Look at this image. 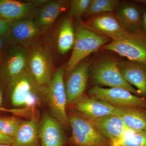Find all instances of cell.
Here are the masks:
<instances>
[{
    "label": "cell",
    "mask_w": 146,
    "mask_h": 146,
    "mask_svg": "<svg viewBox=\"0 0 146 146\" xmlns=\"http://www.w3.org/2000/svg\"><path fill=\"white\" fill-rule=\"evenodd\" d=\"M142 30L146 33V9H144L142 17Z\"/></svg>",
    "instance_id": "f546056e"
},
{
    "label": "cell",
    "mask_w": 146,
    "mask_h": 146,
    "mask_svg": "<svg viewBox=\"0 0 146 146\" xmlns=\"http://www.w3.org/2000/svg\"><path fill=\"white\" fill-rule=\"evenodd\" d=\"M73 104L79 113L91 121L113 114L116 108L106 102L92 96H82Z\"/></svg>",
    "instance_id": "9a60e30c"
},
{
    "label": "cell",
    "mask_w": 146,
    "mask_h": 146,
    "mask_svg": "<svg viewBox=\"0 0 146 146\" xmlns=\"http://www.w3.org/2000/svg\"><path fill=\"white\" fill-rule=\"evenodd\" d=\"M89 94L91 96L106 102L115 107L146 108L145 99L123 88H104L96 86L90 89Z\"/></svg>",
    "instance_id": "9c48e42d"
},
{
    "label": "cell",
    "mask_w": 146,
    "mask_h": 146,
    "mask_svg": "<svg viewBox=\"0 0 146 146\" xmlns=\"http://www.w3.org/2000/svg\"><path fill=\"white\" fill-rule=\"evenodd\" d=\"M91 0H73L70 3L69 16L72 18H79L86 11Z\"/></svg>",
    "instance_id": "484cf974"
},
{
    "label": "cell",
    "mask_w": 146,
    "mask_h": 146,
    "mask_svg": "<svg viewBox=\"0 0 146 146\" xmlns=\"http://www.w3.org/2000/svg\"><path fill=\"white\" fill-rule=\"evenodd\" d=\"M14 138L5 135L0 131V145L6 144L12 145Z\"/></svg>",
    "instance_id": "83f0119b"
},
{
    "label": "cell",
    "mask_w": 146,
    "mask_h": 146,
    "mask_svg": "<svg viewBox=\"0 0 146 146\" xmlns=\"http://www.w3.org/2000/svg\"><path fill=\"white\" fill-rule=\"evenodd\" d=\"M29 50L24 45H11L6 51L0 67V82L8 85L19 74L28 70Z\"/></svg>",
    "instance_id": "ba28073f"
},
{
    "label": "cell",
    "mask_w": 146,
    "mask_h": 146,
    "mask_svg": "<svg viewBox=\"0 0 146 146\" xmlns=\"http://www.w3.org/2000/svg\"></svg>",
    "instance_id": "836d02e7"
},
{
    "label": "cell",
    "mask_w": 146,
    "mask_h": 146,
    "mask_svg": "<svg viewBox=\"0 0 146 146\" xmlns=\"http://www.w3.org/2000/svg\"><path fill=\"white\" fill-rule=\"evenodd\" d=\"M68 1H46L37 10L35 21L42 31L52 25L61 12L70 5Z\"/></svg>",
    "instance_id": "d6986e66"
},
{
    "label": "cell",
    "mask_w": 146,
    "mask_h": 146,
    "mask_svg": "<svg viewBox=\"0 0 146 146\" xmlns=\"http://www.w3.org/2000/svg\"><path fill=\"white\" fill-rule=\"evenodd\" d=\"M61 125L52 116L43 115L38 125L40 146H64L65 139Z\"/></svg>",
    "instance_id": "7c38bea8"
},
{
    "label": "cell",
    "mask_w": 146,
    "mask_h": 146,
    "mask_svg": "<svg viewBox=\"0 0 146 146\" xmlns=\"http://www.w3.org/2000/svg\"><path fill=\"white\" fill-rule=\"evenodd\" d=\"M85 25L92 30L112 40L117 39L128 32L122 26L112 12L96 15Z\"/></svg>",
    "instance_id": "4fadbf2b"
},
{
    "label": "cell",
    "mask_w": 146,
    "mask_h": 146,
    "mask_svg": "<svg viewBox=\"0 0 146 146\" xmlns=\"http://www.w3.org/2000/svg\"><path fill=\"white\" fill-rule=\"evenodd\" d=\"M28 70L37 83L49 86L53 77L52 56L48 48L34 45L29 52Z\"/></svg>",
    "instance_id": "52a82bcc"
},
{
    "label": "cell",
    "mask_w": 146,
    "mask_h": 146,
    "mask_svg": "<svg viewBox=\"0 0 146 146\" xmlns=\"http://www.w3.org/2000/svg\"><path fill=\"white\" fill-rule=\"evenodd\" d=\"M38 123L32 118L22 121L13 140V146H40Z\"/></svg>",
    "instance_id": "44dd1931"
},
{
    "label": "cell",
    "mask_w": 146,
    "mask_h": 146,
    "mask_svg": "<svg viewBox=\"0 0 146 146\" xmlns=\"http://www.w3.org/2000/svg\"><path fill=\"white\" fill-rule=\"evenodd\" d=\"M113 114L121 118L131 130L146 131V108L116 107Z\"/></svg>",
    "instance_id": "ffe728a7"
},
{
    "label": "cell",
    "mask_w": 146,
    "mask_h": 146,
    "mask_svg": "<svg viewBox=\"0 0 146 146\" xmlns=\"http://www.w3.org/2000/svg\"><path fill=\"white\" fill-rule=\"evenodd\" d=\"M144 9L134 3H125L115 9V16L127 31L136 33L142 30V17Z\"/></svg>",
    "instance_id": "ac0fdd59"
},
{
    "label": "cell",
    "mask_w": 146,
    "mask_h": 146,
    "mask_svg": "<svg viewBox=\"0 0 146 146\" xmlns=\"http://www.w3.org/2000/svg\"><path fill=\"white\" fill-rule=\"evenodd\" d=\"M42 33L34 18H28L13 21L6 34L7 44L24 45L33 41Z\"/></svg>",
    "instance_id": "30bf717a"
},
{
    "label": "cell",
    "mask_w": 146,
    "mask_h": 146,
    "mask_svg": "<svg viewBox=\"0 0 146 146\" xmlns=\"http://www.w3.org/2000/svg\"><path fill=\"white\" fill-rule=\"evenodd\" d=\"M5 35L0 36V62L1 61L2 57L3 56V54H5L4 50L6 45L8 44Z\"/></svg>",
    "instance_id": "f1b7e54d"
},
{
    "label": "cell",
    "mask_w": 146,
    "mask_h": 146,
    "mask_svg": "<svg viewBox=\"0 0 146 146\" xmlns=\"http://www.w3.org/2000/svg\"><path fill=\"white\" fill-rule=\"evenodd\" d=\"M112 51L128 60L146 63V33L143 31L128 32L125 35L103 47Z\"/></svg>",
    "instance_id": "5b68a950"
},
{
    "label": "cell",
    "mask_w": 146,
    "mask_h": 146,
    "mask_svg": "<svg viewBox=\"0 0 146 146\" xmlns=\"http://www.w3.org/2000/svg\"><path fill=\"white\" fill-rule=\"evenodd\" d=\"M0 146H13L12 145H6V144H1Z\"/></svg>",
    "instance_id": "d6a6232c"
},
{
    "label": "cell",
    "mask_w": 146,
    "mask_h": 146,
    "mask_svg": "<svg viewBox=\"0 0 146 146\" xmlns=\"http://www.w3.org/2000/svg\"><path fill=\"white\" fill-rule=\"evenodd\" d=\"M119 5L117 0H91L86 13L88 15H97L112 12Z\"/></svg>",
    "instance_id": "603a6c76"
},
{
    "label": "cell",
    "mask_w": 146,
    "mask_h": 146,
    "mask_svg": "<svg viewBox=\"0 0 146 146\" xmlns=\"http://www.w3.org/2000/svg\"><path fill=\"white\" fill-rule=\"evenodd\" d=\"M117 146H146V131H130Z\"/></svg>",
    "instance_id": "cb8c5ba5"
},
{
    "label": "cell",
    "mask_w": 146,
    "mask_h": 146,
    "mask_svg": "<svg viewBox=\"0 0 146 146\" xmlns=\"http://www.w3.org/2000/svg\"><path fill=\"white\" fill-rule=\"evenodd\" d=\"M89 70V63L84 62L67 73L64 83L68 104H73L83 96L87 86Z\"/></svg>",
    "instance_id": "8fae6325"
},
{
    "label": "cell",
    "mask_w": 146,
    "mask_h": 146,
    "mask_svg": "<svg viewBox=\"0 0 146 146\" xmlns=\"http://www.w3.org/2000/svg\"><path fill=\"white\" fill-rule=\"evenodd\" d=\"M75 32L72 20L65 18L61 21L56 35V43L58 52L64 54L74 46Z\"/></svg>",
    "instance_id": "7402d4cb"
},
{
    "label": "cell",
    "mask_w": 146,
    "mask_h": 146,
    "mask_svg": "<svg viewBox=\"0 0 146 146\" xmlns=\"http://www.w3.org/2000/svg\"><path fill=\"white\" fill-rule=\"evenodd\" d=\"M92 121L112 146L117 145L125 134L131 131L121 118L114 114L106 115Z\"/></svg>",
    "instance_id": "5bb4252c"
},
{
    "label": "cell",
    "mask_w": 146,
    "mask_h": 146,
    "mask_svg": "<svg viewBox=\"0 0 146 146\" xmlns=\"http://www.w3.org/2000/svg\"><path fill=\"white\" fill-rule=\"evenodd\" d=\"M65 68L60 67L56 70L48 87L46 102L52 116L62 125H69L66 112L67 98L64 83Z\"/></svg>",
    "instance_id": "8992f818"
},
{
    "label": "cell",
    "mask_w": 146,
    "mask_h": 146,
    "mask_svg": "<svg viewBox=\"0 0 146 146\" xmlns=\"http://www.w3.org/2000/svg\"><path fill=\"white\" fill-rule=\"evenodd\" d=\"M75 32V40L67 64V73L91 53L112 41L109 37L97 33L82 24L77 25Z\"/></svg>",
    "instance_id": "7a4b0ae2"
},
{
    "label": "cell",
    "mask_w": 146,
    "mask_h": 146,
    "mask_svg": "<svg viewBox=\"0 0 146 146\" xmlns=\"http://www.w3.org/2000/svg\"><path fill=\"white\" fill-rule=\"evenodd\" d=\"M135 1L146 6V0H138V1Z\"/></svg>",
    "instance_id": "1f68e13d"
},
{
    "label": "cell",
    "mask_w": 146,
    "mask_h": 146,
    "mask_svg": "<svg viewBox=\"0 0 146 146\" xmlns=\"http://www.w3.org/2000/svg\"><path fill=\"white\" fill-rule=\"evenodd\" d=\"M2 102V91L1 88L0 87V110H5V109H3V108H1Z\"/></svg>",
    "instance_id": "4dcf8cb0"
},
{
    "label": "cell",
    "mask_w": 146,
    "mask_h": 146,
    "mask_svg": "<svg viewBox=\"0 0 146 146\" xmlns=\"http://www.w3.org/2000/svg\"><path fill=\"white\" fill-rule=\"evenodd\" d=\"M21 123V120L13 117L0 118V131L14 138Z\"/></svg>",
    "instance_id": "d4e9b609"
},
{
    "label": "cell",
    "mask_w": 146,
    "mask_h": 146,
    "mask_svg": "<svg viewBox=\"0 0 146 146\" xmlns=\"http://www.w3.org/2000/svg\"><path fill=\"white\" fill-rule=\"evenodd\" d=\"M89 75L91 81L96 86L123 88L141 97L137 89L124 78L120 72L118 62L113 59H104L96 63L89 71Z\"/></svg>",
    "instance_id": "277c9868"
},
{
    "label": "cell",
    "mask_w": 146,
    "mask_h": 146,
    "mask_svg": "<svg viewBox=\"0 0 146 146\" xmlns=\"http://www.w3.org/2000/svg\"><path fill=\"white\" fill-rule=\"evenodd\" d=\"M118 64L125 79L135 86L140 96L146 100V63L127 60L118 62Z\"/></svg>",
    "instance_id": "2e32d148"
},
{
    "label": "cell",
    "mask_w": 146,
    "mask_h": 146,
    "mask_svg": "<svg viewBox=\"0 0 146 146\" xmlns=\"http://www.w3.org/2000/svg\"><path fill=\"white\" fill-rule=\"evenodd\" d=\"M10 23L0 17V36L6 34L10 26Z\"/></svg>",
    "instance_id": "4316f807"
},
{
    "label": "cell",
    "mask_w": 146,
    "mask_h": 146,
    "mask_svg": "<svg viewBox=\"0 0 146 146\" xmlns=\"http://www.w3.org/2000/svg\"><path fill=\"white\" fill-rule=\"evenodd\" d=\"M68 118L72 131L70 143L73 146H112L91 120L79 113H71Z\"/></svg>",
    "instance_id": "3957f363"
},
{
    "label": "cell",
    "mask_w": 146,
    "mask_h": 146,
    "mask_svg": "<svg viewBox=\"0 0 146 146\" xmlns=\"http://www.w3.org/2000/svg\"><path fill=\"white\" fill-rule=\"evenodd\" d=\"M7 86L11 103L15 107L35 109L46 102L48 86L37 83L28 70L13 78Z\"/></svg>",
    "instance_id": "6da1fadb"
},
{
    "label": "cell",
    "mask_w": 146,
    "mask_h": 146,
    "mask_svg": "<svg viewBox=\"0 0 146 146\" xmlns=\"http://www.w3.org/2000/svg\"><path fill=\"white\" fill-rule=\"evenodd\" d=\"M46 1L23 2L14 0H0V17L10 22L28 18L36 7Z\"/></svg>",
    "instance_id": "e0dca14e"
}]
</instances>
